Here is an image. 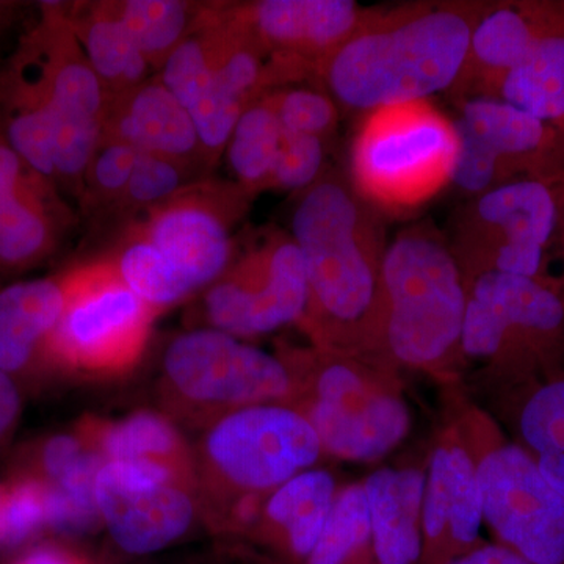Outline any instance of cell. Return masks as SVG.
<instances>
[{
    "label": "cell",
    "mask_w": 564,
    "mask_h": 564,
    "mask_svg": "<svg viewBox=\"0 0 564 564\" xmlns=\"http://www.w3.org/2000/svg\"><path fill=\"white\" fill-rule=\"evenodd\" d=\"M551 182H503L466 206L452 250L466 284L489 272L543 280L545 251L562 220Z\"/></svg>",
    "instance_id": "cell-9"
},
{
    "label": "cell",
    "mask_w": 564,
    "mask_h": 564,
    "mask_svg": "<svg viewBox=\"0 0 564 564\" xmlns=\"http://www.w3.org/2000/svg\"><path fill=\"white\" fill-rule=\"evenodd\" d=\"M484 519L530 564H564V497L524 447L497 445L477 463Z\"/></svg>",
    "instance_id": "cell-14"
},
{
    "label": "cell",
    "mask_w": 564,
    "mask_h": 564,
    "mask_svg": "<svg viewBox=\"0 0 564 564\" xmlns=\"http://www.w3.org/2000/svg\"><path fill=\"white\" fill-rule=\"evenodd\" d=\"M139 151L124 141L101 135L85 172L79 203L85 214L104 218L121 198L131 180Z\"/></svg>",
    "instance_id": "cell-30"
},
{
    "label": "cell",
    "mask_w": 564,
    "mask_h": 564,
    "mask_svg": "<svg viewBox=\"0 0 564 564\" xmlns=\"http://www.w3.org/2000/svg\"><path fill=\"white\" fill-rule=\"evenodd\" d=\"M265 95L285 132L325 141L336 129L339 113L326 93L313 88H276Z\"/></svg>",
    "instance_id": "cell-32"
},
{
    "label": "cell",
    "mask_w": 564,
    "mask_h": 564,
    "mask_svg": "<svg viewBox=\"0 0 564 564\" xmlns=\"http://www.w3.org/2000/svg\"><path fill=\"white\" fill-rule=\"evenodd\" d=\"M380 214L337 172L323 173L295 204L291 236L307 281L300 323L317 347L347 352L378 345L389 245Z\"/></svg>",
    "instance_id": "cell-1"
},
{
    "label": "cell",
    "mask_w": 564,
    "mask_h": 564,
    "mask_svg": "<svg viewBox=\"0 0 564 564\" xmlns=\"http://www.w3.org/2000/svg\"><path fill=\"white\" fill-rule=\"evenodd\" d=\"M63 307V273L0 289V369L17 381L43 372L44 345Z\"/></svg>",
    "instance_id": "cell-19"
},
{
    "label": "cell",
    "mask_w": 564,
    "mask_h": 564,
    "mask_svg": "<svg viewBox=\"0 0 564 564\" xmlns=\"http://www.w3.org/2000/svg\"><path fill=\"white\" fill-rule=\"evenodd\" d=\"M454 122L459 147L452 182L459 191L480 195L519 170L555 181L547 173L558 144L552 126L485 96L464 102Z\"/></svg>",
    "instance_id": "cell-15"
},
{
    "label": "cell",
    "mask_w": 564,
    "mask_h": 564,
    "mask_svg": "<svg viewBox=\"0 0 564 564\" xmlns=\"http://www.w3.org/2000/svg\"><path fill=\"white\" fill-rule=\"evenodd\" d=\"M61 207L54 184L31 170L0 214V272H21L54 251L65 223Z\"/></svg>",
    "instance_id": "cell-25"
},
{
    "label": "cell",
    "mask_w": 564,
    "mask_h": 564,
    "mask_svg": "<svg viewBox=\"0 0 564 564\" xmlns=\"http://www.w3.org/2000/svg\"><path fill=\"white\" fill-rule=\"evenodd\" d=\"M207 6L185 0H115L121 21L155 74L198 28Z\"/></svg>",
    "instance_id": "cell-26"
},
{
    "label": "cell",
    "mask_w": 564,
    "mask_h": 564,
    "mask_svg": "<svg viewBox=\"0 0 564 564\" xmlns=\"http://www.w3.org/2000/svg\"><path fill=\"white\" fill-rule=\"evenodd\" d=\"M76 433L104 463L155 462L196 474L195 455L165 415L137 411L118 422L87 417Z\"/></svg>",
    "instance_id": "cell-24"
},
{
    "label": "cell",
    "mask_w": 564,
    "mask_h": 564,
    "mask_svg": "<svg viewBox=\"0 0 564 564\" xmlns=\"http://www.w3.org/2000/svg\"><path fill=\"white\" fill-rule=\"evenodd\" d=\"M282 361L292 373V397H299L295 410L310 422L322 451L329 455L373 462L410 432L406 403L343 352L317 347Z\"/></svg>",
    "instance_id": "cell-7"
},
{
    "label": "cell",
    "mask_w": 564,
    "mask_h": 564,
    "mask_svg": "<svg viewBox=\"0 0 564 564\" xmlns=\"http://www.w3.org/2000/svg\"><path fill=\"white\" fill-rule=\"evenodd\" d=\"M31 169L22 162L0 132V214L13 202Z\"/></svg>",
    "instance_id": "cell-34"
},
{
    "label": "cell",
    "mask_w": 564,
    "mask_h": 564,
    "mask_svg": "<svg viewBox=\"0 0 564 564\" xmlns=\"http://www.w3.org/2000/svg\"><path fill=\"white\" fill-rule=\"evenodd\" d=\"M518 426L524 451L564 497V375L534 386L519 411Z\"/></svg>",
    "instance_id": "cell-27"
},
{
    "label": "cell",
    "mask_w": 564,
    "mask_h": 564,
    "mask_svg": "<svg viewBox=\"0 0 564 564\" xmlns=\"http://www.w3.org/2000/svg\"><path fill=\"white\" fill-rule=\"evenodd\" d=\"M336 499V481L326 470L307 469L270 492L259 536L289 562L306 564Z\"/></svg>",
    "instance_id": "cell-21"
},
{
    "label": "cell",
    "mask_w": 564,
    "mask_h": 564,
    "mask_svg": "<svg viewBox=\"0 0 564 564\" xmlns=\"http://www.w3.org/2000/svg\"><path fill=\"white\" fill-rule=\"evenodd\" d=\"M284 129L267 95L256 99L237 121L226 159L237 184L252 196L263 192L280 152Z\"/></svg>",
    "instance_id": "cell-28"
},
{
    "label": "cell",
    "mask_w": 564,
    "mask_h": 564,
    "mask_svg": "<svg viewBox=\"0 0 564 564\" xmlns=\"http://www.w3.org/2000/svg\"><path fill=\"white\" fill-rule=\"evenodd\" d=\"M292 393L288 364L218 329L181 334L163 355V400L191 421L209 425L232 411L276 403Z\"/></svg>",
    "instance_id": "cell-8"
},
{
    "label": "cell",
    "mask_w": 564,
    "mask_h": 564,
    "mask_svg": "<svg viewBox=\"0 0 564 564\" xmlns=\"http://www.w3.org/2000/svg\"><path fill=\"white\" fill-rule=\"evenodd\" d=\"M245 11L270 57L300 79L317 74L367 14L351 0H261L245 3Z\"/></svg>",
    "instance_id": "cell-16"
},
{
    "label": "cell",
    "mask_w": 564,
    "mask_h": 564,
    "mask_svg": "<svg viewBox=\"0 0 564 564\" xmlns=\"http://www.w3.org/2000/svg\"><path fill=\"white\" fill-rule=\"evenodd\" d=\"M321 441L295 408L265 403L215 419L195 455L199 505L221 525L237 503L273 492L317 463Z\"/></svg>",
    "instance_id": "cell-3"
},
{
    "label": "cell",
    "mask_w": 564,
    "mask_h": 564,
    "mask_svg": "<svg viewBox=\"0 0 564 564\" xmlns=\"http://www.w3.org/2000/svg\"><path fill=\"white\" fill-rule=\"evenodd\" d=\"M22 413L20 386L11 375L0 369V451L10 443Z\"/></svg>",
    "instance_id": "cell-35"
},
{
    "label": "cell",
    "mask_w": 564,
    "mask_h": 564,
    "mask_svg": "<svg viewBox=\"0 0 564 564\" xmlns=\"http://www.w3.org/2000/svg\"><path fill=\"white\" fill-rule=\"evenodd\" d=\"M458 133L429 99L367 111L351 147V184L378 212L414 210L452 184Z\"/></svg>",
    "instance_id": "cell-5"
},
{
    "label": "cell",
    "mask_w": 564,
    "mask_h": 564,
    "mask_svg": "<svg viewBox=\"0 0 564 564\" xmlns=\"http://www.w3.org/2000/svg\"><path fill=\"white\" fill-rule=\"evenodd\" d=\"M203 180H207V172L199 166L139 152L131 180L104 220H115L120 229L124 228L144 212Z\"/></svg>",
    "instance_id": "cell-29"
},
{
    "label": "cell",
    "mask_w": 564,
    "mask_h": 564,
    "mask_svg": "<svg viewBox=\"0 0 564 564\" xmlns=\"http://www.w3.org/2000/svg\"><path fill=\"white\" fill-rule=\"evenodd\" d=\"M447 564H530L503 544H486L456 556Z\"/></svg>",
    "instance_id": "cell-37"
},
{
    "label": "cell",
    "mask_w": 564,
    "mask_h": 564,
    "mask_svg": "<svg viewBox=\"0 0 564 564\" xmlns=\"http://www.w3.org/2000/svg\"><path fill=\"white\" fill-rule=\"evenodd\" d=\"M484 522L477 463L462 445H441L426 474L421 563L447 564L473 551Z\"/></svg>",
    "instance_id": "cell-17"
},
{
    "label": "cell",
    "mask_w": 564,
    "mask_h": 564,
    "mask_svg": "<svg viewBox=\"0 0 564 564\" xmlns=\"http://www.w3.org/2000/svg\"><path fill=\"white\" fill-rule=\"evenodd\" d=\"M65 307L43 350L44 372L110 378L135 369L159 311L122 280L109 256L63 272Z\"/></svg>",
    "instance_id": "cell-6"
},
{
    "label": "cell",
    "mask_w": 564,
    "mask_h": 564,
    "mask_svg": "<svg viewBox=\"0 0 564 564\" xmlns=\"http://www.w3.org/2000/svg\"><path fill=\"white\" fill-rule=\"evenodd\" d=\"M307 306L306 270L291 232L267 234L234 259L204 291L209 328L237 337H256L302 322Z\"/></svg>",
    "instance_id": "cell-12"
},
{
    "label": "cell",
    "mask_w": 564,
    "mask_h": 564,
    "mask_svg": "<svg viewBox=\"0 0 564 564\" xmlns=\"http://www.w3.org/2000/svg\"><path fill=\"white\" fill-rule=\"evenodd\" d=\"M7 564H90L77 552L62 544L43 543L25 549Z\"/></svg>",
    "instance_id": "cell-36"
},
{
    "label": "cell",
    "mask_w": 564,
    "mask_h": 564,
    "mask_svg": "<svg viewBox=\"0 0 564 564\" xmlns=\"http://www.w3.org/2000/svg\"><path fill=\"white\" fill-rule=\"evenodd\" d=\"M325 141L317 137L285 132L272 173L263 191L304 192L321 180L325 165Z\"/></svg>",
    "instance_id": "cell-33"
},
{
    "label": "cell",
    "mask_w": 564,
    "mask_h": 564,
    "mask_svg": "<svg viewBox=\"0 0 564 564\" xmlns=\"http://www.w3.org/2000/svg\"><path fill=\"white\" fill-rule=\"evenodd\" d=\"M0 549L28 543L51 527V489L31 474L13 470L6 481Z\"/></svg>",
    "instance_id": "cell-31"
},
{
    "label": "cell",
    "mask_w": 564,
    "mask_h": 564,
    "mask_svg": "<svg viewBox=\"0 0 564 564\" xmlns=\"http://www.w3.org/2000/svg\"><path fill=\"white\" fill-rule=\"evenodd\" d=\"M102 135L124 141L144 154L191 163L209 173L191 113L158 74L107 101Z\"/></svg>",
    "instance_id": "cell-18"
},
{
    "label": "cell",
    "mask_w": 564,
    "mask_h": 564,
    "mask_svg": "<svg viewBox=\"0 0 564 564\" xmlns=\"http://www.w3.org/2000/svg\"><path fill=\"white\" fill-rule=\"evenodd\" d=\"M251 196L237 182L207 177L121 229L152 245L192 296L206 291L236 259L232 232Z\"/></svg>",
    "instance_id": "cell-11"
},
{
    "label": "cell",
    "mask_w": 564,
    "mask_h": 564,
    "mask_svg": "<svg viewBox=\"0 0 564 564\" xmlns=\"http://www.w3.org/2000/svg\"><path fill=\"white\" fill-rule=\"evenodd\" d=\"M96 503L122 552L154 554L191 530L199 510L198 477L163 463H106L96 478Z\"/></svg>",
    "instance_id": "cell-13"
},
{
    "label": "cell",
    "mask_w": 564,
    "mask_h": 564,
    "mask_svg": "<svg viewBox=\"0 0 564 564\" xmlns=\"http://www.w3.org/2000/svg\"><path fill=\"white\" fill-rule=\"evenodd\" d=\"M485 7L414 3L370 13L322 63L317 74L334 102L377 110L422 101L462 79L470 35Z\"/></svg>",
    "instance_id": "cell-2"
},
{
    "label": "cell",
    "mask_w": 564,
    "mask_h": 564,
    "mask_svg": "<svg viewBox=\"0 0 564 564\" xmlns=\"http://www.w3.org/2000/svg\"><path fill=\"white\" fill-rule=\"evenodd\" d=\"M541 2L485 7L470 35L469 54L459 82H477L492 98L497 85L532 47L540 28Z\"/></svg>",
    "instance_id": "cell-23"
},
{
    "label": "cell",
    "mask_w": 564,
    "mask_h": 564,
    "mask_svg": "<svg viewBox=\"0 0 564 564\" xmlns=\"http://www.w3.org/2000/svg\"><path fill=\"white\" fill-rule=\"evenodd\" d=\"M494 99L545 124H564V2H541L540 28L524 58L508 70Z\"/></svg>",
    "instance_id": "cell-20"
},
{
    "label": "cell",
    "mask_w": 564,
    "mask_h": 564,
    "mask_svg": "<svg viewBox=\"0 0 564 564\" xmlns=\"http://www.w3.org/2000/svg\"><path fill=\"white\" fill-rule=\"evenodd\" d=\"M3 500H6V486L0 481V529H2Z\"/></svg>",
    "instance_id": "cell-38"
},
{
    "label": "cell",
    "mask_w": 564,
    "mask_h": 564,
    "mask_svg": "<svg viewBox=\"0 0 564 564\" xmlns=\"http://www.w3.org/2000/svg\"><path fill=\"white\" fill-rule=\"evenodd\" d=\"M462 350L518 372L549 370L564 350V300L543 280L489 272L467 282Z\"/></svg>",
    "instance_id": "cell-10"
},
{
    "label": "cell",
    "mask_w": 564,
    "mask_h": 564,
    "mask_svg": "<svg viewBox=\"0 0 564 564\" xmlns=\"http://www.w3.org/2000/svg\"><path fill=\"white\" fill-rule=\"evenodd\" d=\"M467 284L452 248L425 232L388 245L378 345L408 366H433L462 345Z\"/></svg>",
    "instance_id": "cell-4"
},
{
    "label": "cell",
    "mask_w": 564,
    "mask_h": 564,
    "mask_svg": "<svg viewBox=\"0 0 564 564\" xmlns=\"http://www.w3.org/2000/svg\"><path fill=\"white\" fill-rule=\"evenodd\" d=\"M65 10L107 98L132 90L154 76L115 9V0L70 3Z\"/></svg>",
    "instance_id": "cell-22"
},
{
    "label": "cell",
    "mask_w": 564,
    "mask_h": 564,
    "mask_svg": "<svg viewBox=\"0 0 564 564\" xmlns=\"http://www.w3.org/2000/svg\"><path fill=\"white\" fill-rule=\"evenodd\" d=\"M563 128H564V124H563Z\"/></svg>",
    "instance_id": "cell-40"
},
{
    "label": "cell",
    "mask_w": 564,
    "mask_h": 564,
    "mask_svg": "<svg viewBox=\"0 0 564 564\" xmlns=\"http://www.w3.org/2000/svg\"><path fill=\"white\" fill-rule=\"evenodd\" d=\"M563 248H564V228H563Z\"/></svg>",
    "instance_id": "cell-39"
}]
</instances>
